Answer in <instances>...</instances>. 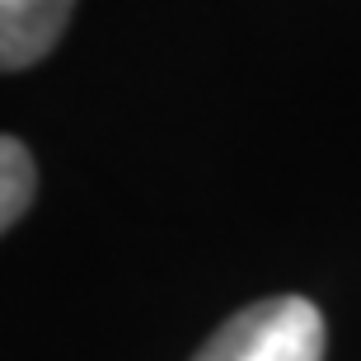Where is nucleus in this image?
Instances as JSON below:
<instances>
[{"instance_id":"1","label":"nucleus","mask_w":361,"mask_h":361,"mask_svg":"<svg viewBox=\"0 0 361 361\" xmlns=\"http://www.w3.org/2000/svg\"><path fill=\"white\" fill-rule=\"evenodd\" d=\"M192 361H324V319L305 295H272L226 319Z\"/></svg>"},{"instance_id":"3","label":"nucleus","mask_w":361,"mask_h":361,"mask_svg":"<svg viewBox=\"0 0 361 361\" xmlns=\"http://www.w3.org/2000/svg\"><path fill=\"white\" fill-rule=\"evenodd\" d=\"M33 188H38V174H33L28 146H19L14 136H5V141H0V226L5 230L28 212Z\"/></svg>"},{"instance_id":"2","label":"nucleus","mask_w":361,"mask_h":361,"mask_svg":"<svg viewBox=\"0 0 361 361\" xmlns=\"http://www.w3.org/2000/svg\"><path fill=\"white\" fill-rule=\"evenodd\" d=\"M75 0H0V61L5 71L33 66L66 33Z\"/></svg>"}]
</instances>
